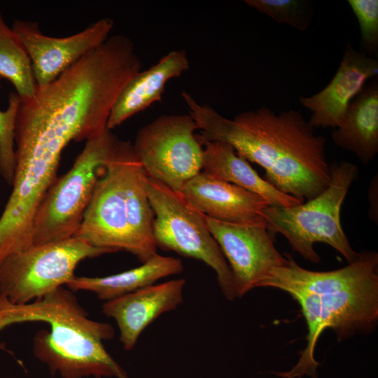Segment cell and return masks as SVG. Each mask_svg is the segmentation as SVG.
<instances>
[{
	"label": "cell",
	"mask_w": 378,
	"mask_h": 378,
	"mask_svg": "<svg viewBox=\"0 0 378 378\" xmlns=\"http://www.w3.org/2000/svg\"><path fill=\"white\" fill-rule=\"evenodd\" d=\"M118 141L108 129L86 141L71 169L57 177L41 202L34 219L33 245L76 235L98 178Z\"/></svg>",
	"instance_id": "6"
},
{
	"label": "cell",
	"mask_w": 378,
	"mask_h": 378,
	"mask_svg": "<svg viewBox=\"0 0 378 378\" xmlns=\"http://www.w3.org/2000/svg\"><path fill=\"white\" fill-rule=\"evenodd\" d=\"M28 321L49 325L48 330H40L34 336L33 351L52 374L62 378H127L103 344L114 337L113 326L90 319L70 289L62 286L21 304L0 295V332L12 324ZM4 349V344L0 343V350Z\"/></svg>",
	"instance_id": "3"
},
{
	"label": "cell",
	"mask_w": 378,
	"mask_h": 378,
	"mask_svg": "<svg viewBox=\"0 0 378 378\" xmlns=\"http://www.w3.org/2000/svg\"><path fill=\"white\" fill-rule=\"evenodd\" d=\"M182 97L195 121L203 145L220 141L265 171V179L301 202L324 190L330 181L326 138L316 133L299 111L275 113L266 106L229 119L183 90Z\"/></svg>",
	"instance_id": "1"
},
{
	"label": "cell",
	"mask_w": 378,
	"mask_h": 378,
	"mask_svg": "<svg viewBox=\"0 0 378 378\" xmlns=\"http://www.w3.org/2000/svg\"><path fill=\"white\" fill-rule=\"evenodd\" d=\"M359 169L348 161L330 164V181L320 194L292 206H268L262 211L267 230L274 235L280 233L293 249L304 260L321 262L314 246L317 242L329 245L338 251L347 262L358 255L341 224V209L352 183L358 178Z\"/></svg>",
	"instance_id": "5"
},
{
	"label": "cell",
	"mask_w": 378,
	"mask_h": 378,
	"mask_svg": "<svg viewBox=\"0 0 378 378\" xmlns=\"http://www.w3.org/2000/svg\"><path fill=\"white\" fill-rule=\"evenodd\" d=\"M348 4L360 27L362 49L367 54H377L378 50V1L349 0Z\"/></svg>",
	"instance_id": "22"
},
{
	"label": "cell",
	"mask_w": 378,
	"mask_h": 378,
	"mask_svg": "<svg viewBox=\"0 0 378 378\" xmlns=\"http://www.w3.org/2000/svg\"><path fill=\"white\" fill-rule=\"evenodd\" d=\"M249 7L274 21L305 31L314 17V6L309 0H245Z\"/></svg>",
	"instance_id": "20"
},
{
	"label": "cell",
	"mask_w": 378,
	"mask_h": 378,
	"mask_svg": "<svg viewBox=\"0 0 378 378\" xmlns=\"http://www.w3.org/2000/svg\"><path fill=\"white\" fill-rule=\"evenodd\" d=\"M189 68L187 53L181 49L168 52L149 69L140 71L126 84L116 99L107 121V129L118 127L130 117L160 102L167 83Z\"/></svg>",
	"instance_id": "15"
},
{
	"label": "cell",
	"mask_w": 378,
	"mask_h": 378,
	"mask_svg": "<svg viewBox=\"0 0 378 378\" xmlns=\"http://www.w3.org/2000/svg\"><path fill=\"white\" fill-rule=\"evenodd\" d=\"M183 270L181 259L157 253L135 268L103 277L75 276L66 286L73 292H92L106 302L155 284L159 279L178 274Z\"/></svg>",
	"instance_id": "18"
},
{
	"label": "cell",
	"mask_w": 378,
	"mask_h": 378,
	"mask_svg": "<svg viewBox=\"0 0 378 378\" xmlns=\"http://www.w3.org/2000/svg\"><path fill=\"white\" fill-rule=\"evenodd\" d=\"M114 27L103 18L83 31L63 38L43 34L37 22L14 21L11 28L22 42L30 57L36 86H45L88 52L103 43Z\"/></svg>",
	"instance_id": "11"
},
{
	"label": "cell",
	"mask_w": 378,
	"mask_h": 378,
	"mask_svg": "<svg viewBox=\"0 0 378 378\" xmlns=\"http://www.w3.org/2000/svg\"><path fill=\"white\" fill-rule=\"evenodd\" d=\"M204 145L203 172L255 193L270 206H292L302 203L281 192L261 177L230 144L209 141Z\"/></svg>",
	"instance_id": "17"
},
{
	"label": "cell",
	"mask_w": 378,
	"mask_h": 378,
	"mask_svg": "<svg viewBox=\"0 0 378 378\" xmlns=\"http://www.w3.org/2000/svg\"><path fill=\"white\" fill-rule=\"evenodd\" d=\"M378 60L356 50L348 43L335 76L321 90L300 99L309 110L308 120L315 128L337 127L351 102L363 90L365 83L377 77Z\"/></svg>",
	"instance_id": "12"
},
{
	"label": "cell",
	"mask_w": 378,
	"mask_h": 378,
	"mask_svg": "<svg viewBox=\"0 0 378 378\" xmlns=\"http://www.w3.org/2000/svg\"><path fill=\"white\" fill-rule=\"evenodd\" d=\"M378 178L377 175L373 176L368 188V200L370 203L369 218L377 223L378 221Z\"/></svg>",
	"instance_id": "23"
},
{
	"label": "cell",
	"mask_w": 378,
	"mask_h": 378,
	"mask_svg": "<svg viewBox=\"0 0 378 378\" xmlns=\"http://www.w3.org/2000/svg\"><path fill=\"white\" fill-rule=\"evenodd\" d=\"M146 178L133 145L118 140L74 237L112 253L129 252L142 263L157 253Z\"/></svg>",
	"instance_id": "4"
},
{
	"label": "cell",
	"mask_w": 378,
	"mask_h": 378,
	"mask_svg": "<svg viewBox=\"0 0 378 378\" xmlns=\"http://www.w3.org/2000/svg\"><path fill=\"white\" fill-rule=\"evenodd\" d=\"M260 287L279 289L300 306L307 326V345L297 363L280 378H318L315 348L321 334L332 330L339 340L373 331L378 322V253L364 250L347 265L318 272L300 266L289 255Z\"/></svg>",
	"instance_id": "2"
},
{
	"label": "cell",
	"mask_w": 378,
	"mask_h": 378,
	"mask_svg": "<svg viewBox=\"0 0 378 378\" xmlns=\"http://www.w3.org/2000/svg\"><path fill=\"white\" fill-rule=\"evenodd\" d=\"M190 114L160 116L137 132L133 148L146 175L180 192L202 171V144Z\"/></svg>",
	"instance_id": "9"
},
{
	"label": "cell",
	"mask_w": 378,
	"mask_h": 378,
	"mask_svg": "<svg viewBox=\"0 0 378 378\" xmlns=\"http://www.w3.org/2000/svg\"><path fill=\"white\" fill-rule=\"evenodd\" d=\"M20 97L10 93L8 106L0 110V175L12 186L15 169V128Z\"/></svg>",
	"instance_id": "21"
},
{
	"label": "cell",
	"mask_w": 378,
	"mask_h": 378,
	"mask_svg": "<svg viewBox=\"0 0 378 378\" xmlns=\"http://www.w3.org/2000/svg\"><path fill=\"white\" fill-rule=\"evenodd\" d=\"M185 285L183 279H172L104 303L102 312L116 322L125 350L132 349L141 332L161 314L175 309L183 302Z\"/></svg>",
	"instance_id": "13"
},
{
	"label": "cell",
	"mask_w": 378,
	"mask_h": 378,
	"mask_svg": "<svg viewBox=\"0 0 378 378\" xmlns=\"http://www.w3.org/2000/svg\"><path fill=\"white\" fill-rule=\"evenodd\" d=\"M146 189L154 213L157 247L203 262L215 272L224 297L229 301L237 298L230 268L208 228L206 216L180 192L148 176Z\"/></svg>",
	"instance_id": "7"
},
{
	"label": "cell",
	"mask_w": 378,
	"mask_h": 378,
	"mask_svg": "<svg viewBox=\"0 0 378 378\" xmlns=\"http://www.w3.org/2000/svg\"><path fill=\"white\" fill-rule=\"evenodd\" d=\"M333 143L368 165L378 153L377 77L351 102L341 124L331 133Z\"/></svg>",
	"instance_id": "16"
},
{
	"label": "cell",
	"mask_w": 378,
	"mask_h": 378,
	"mask_svg": "<svg viewBox=\"0 0 378 378\" xmlns=\"http://www.w3.org/2000/svg\"><path fill=\"white\" fill-rule=\"evenodd\" d=\"M110 253L78 237L32 245L0 266V295L20 304L42 298L74 279L81 261Z\"/></svg>",
	"instance_id": "8"
},
{
	"label": "cell",
	"mask_w": 378,
	"mask_h": 378,
	"mask_svg": "<svg viewBox=\"0 0 378 378\" xmlns=\"http://www.w3.org/2000/svg\"><path fill=\"white\" fill-rule=\"evenodd\" d=\"M206 221L230 268L237 298L260 287L274 268L287 262L266 225L227 223L206 216Z\"/></svg>",
	"instance_id": "10"
},
{
	"label": "cell",
	"mask_w": 378,
	"mask_h": 378,
	"mask_svg": "<svg viewBox=\"0 0 378 378\" xmlns=\"http://www.w3.org/2000/svg\"><path fill=\"white\" fill-rule=\"evenodd\" d=\"M180 193L197 210L213 219L266 225L262 211L270 206L267 200L202 171L187 181Z\"/></svg>",
	"instance_id": "14"
},
{
	"label": "cell",
	"mask_w": 378,
	"mask_h": 378,
	"mask_svg": "<svg viewBox=\"0 0 378 378\" xmlns=\"http://www.w3.org/2000/svg\"><path fill=\"white\" fill-rule=\"evenodd\" d=\"M0 78L8 80L22 99L31 98L36 84L30 57L20 38L0 12Z\"/></svg>",
	"instance_id": "19"
}]
</instances>
